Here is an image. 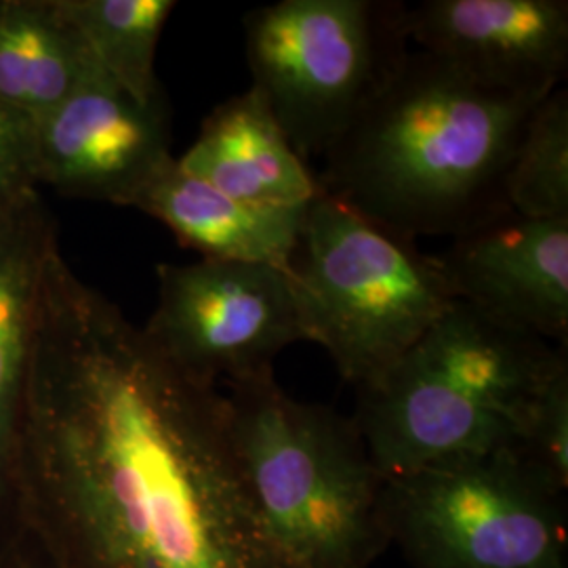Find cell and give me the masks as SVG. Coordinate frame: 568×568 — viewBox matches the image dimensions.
I'll return each instance as SVG.
<instances>
[{
    "label": "cell",
    "mask_w": 568,
    "mask_h": 568,
    "mask_svg": "<svg viewBox=\"0 0 568 568\" xmlns=\"http://www.w3.org/2000/svg\"><path fill=\"white\" fill-rule=\"evenodd\" d=\"M405 32L497 91L546 98L567 79V0H424L405 4Z\"/></svg>",
    "instance_id": "30bf717a"
},
{
    "label": "cell",
    "mask_w": 568,
    "mask_h": 568,
    "mask_svg": "<svg viewBox=\"0 0 568 568\" xmlns=\"http://www.w3.org/2000/svg\"><path fill=\"white\" fill-rule=\"evenodd\" d=\"M55 246V222L39 194L0 215V544L18 520L13 469L21 408L42 276Z\"/></svg>",
    "instance_id": "7c38bea8"
},
{
    "label": "cell",
    "mask_w": 568,
    "mask_h": 568,
    "mask_svg": "<svg viewBox=\"0 0 568 568\" xmlns=\"http://www.w3.org/2000/svg\"><path fill=\"white\" fill-rule=\"evenodd\" d=\"M145 337L194 379L217 386L274 373V358L305 342L288 272L201 260L161 264Z\"/></svg>",
    "instance_id": "ba28073f"
},
{
    "label": "cell",
    "mask_w": 568,
    "mask_h": 568,
    "mask_svg": "<svg viewBox=\"0 0 568 568\" xmlns=\"http://www.w3.org/2000/svg\"><path fill=\"white\" fill-rule=\"evenodd\" d=\"M251 89L312 166L408 51L405 4L278 0L244 16Z\"/></svg>",
    "instance_id": "8992f818"
},
{
    "label": "cell",
    "mask_w": 568,
    "mask_h": 568,
    "mask_svg": "<svg viewBox=\"0 0 568 568\" xmlns=\"http://www.w3.org/2000/svg\"><path fill=\"white\" fill-rule=\"evenodd\" d=\"M0 568H47L39 551L23 535L18 520L11 535L0 544Z\"/></svg>",
    "instance_id": "ffe728a7"
},
{
    "label": "cell",
    "mask_w": 568,
    "mask_h": 568,
    "mask_svg": "<svg viewBox=\"0 0 568 568\" xmlns=\"http://www.w3.org/2000/svg\"><path fill=\"white\" fill-rule=\"evenodd\" d=\"M126 206L166 225L203 260L276 265L286 270L302 236L305 209L264 206L232 199L185 173L171 159L133 194Z\"/></svg>",
    "instance_id": "4fadbf2b"
},
{
    "label": "cell",
    "mask_w": 568,
    "mask_h": 568,
    "mask_svg": "<svg viewBox=\"0 0 568 568\" xmlns=\"http://www.w3.org/2000/svg\"><path fill=\"white\" fill-rule=\"evenodd\" d=\"M459 302L504 325L568 345V220L501 211L438 255Z\"/></svg>",
    "instance_id": "8fae6325"
},
{
    "label": "cell",
    "mask_w": 568,
    "mask_h": 568,
    "mask_svg": "<svg viewBox=\"0 0 568 568\" xmlns=\"http://www.w3.org/2000/svg\"><path fill=\"white\" fill-rule=\"evenodd\" d=\"M178 164L243 203L297 209L323 194L316 171L253 89L220 103Z\"/></svg>",
    "instance_id": "5bb4252c"
},
{
    "label": "cell",
    "mask_w": 568,
    "mask_h": 568,
    "mask_svg": "<svg viewBox=\"0 0 568 568\" xmlns=\"http://www.w3.org/2000/svg\"><path fill=\"white\" fill-rule=\"evenodd\" d=\"M541 100L408 49L316 178L326 196L406 241L459 236L509 209V164Z\"/></svg>",
    "instance_id": "7a4b0ae2"
},
{
    "label": "cell",
    "mask_w": 568,
    "mask_h": 568,
    "mask_svg": "<svg viewBox=\"0 0 568 568\" xmlns=\"http://www.w3.org/2000/svg\"><path fill=\"white\" fill-rule=\"evenodd\" d=\"M567 365V345L457 300L379 379L358 387L354 422L384 478L514 453L539 392Z\"/></svg>",
    "instance_id": "3957f363"
},
{
    "label": "cell",
    "mask_w": 568,
    "mask_h": 568,
    "mask_svg": "<svg viewBox=\"0 0 568 568\" xmlns=\"http://www.w3.org/2000/svg\"><path fill=\"white\" fill-rule=\"evenodd\" d=\"M100 65L55 0H0V103L30 122Z\"/></svg>",
    "instance_id": "9a60e30c"
},
{
    "label": "cell",
    "mask_w": 568,
    "mask_h": 568,
    "mask_svg": "<svg viewBox=\"0 0 568 568\" xmlns=\"http://www.w3.org/2000/svg\"><path fill=\"white\" fill-rule=\"evenodd\" d=\"M305 342L347 384L379 379L457 302L438 255L325 192L305 209L286 267Z\"/></svg>",
    "instance_id": "5b68a950"
},
{
    "label": "cell",
    "mask_w": 568,
    "mask_h": 568,
    "mask_svg": "<svg viewBox=\"0 0 568 568\" xmlns=\"http://www.w3.org/2000/svg\"><path fill=\"white\" fill-rule=\"evenodd\" d=\"M551 485L568 490V365L539 392L514 450Z\"/></svg>",
    "instance_id": "ac0fdd59"
},
{
    "label": "cell",
    "mask_w": 568,
    "mask_h": 568,
    "mask_svg": "<svg viewBox=\"0 0 568 568\" xmlns=\"http://www.w3.org/2000/svg\"><path fill=\"white\" fill-rule=\"evenodd\" d=\"M89 53L126 95L142 105L164 103L156 49L173 0H55Z\"/></svg>",
    "instance_id": "2e32d148"
},
{
    "label": "cell",
    "mask_w": 568,
    "mask_h": 568,
    "mask_svg": "<svg viewBox=\"0 0 568 568\" xmlns=\"http://www.w3.org/2000/svg\"><path fill=\"white\" fill-rule=\"evenodd\" d=\"M508 206L530 220H568V91L554 89L530 112L509 164Z\"/></svg>",
    "instance_id": "e0dca14e"
},
{
    "label": "cell",
    "mask_w": 568,
    "mask_h": 568,
    "mask_svg": "<svg viewBox=\"0 0 568 568\" xmlns=\"http://www.w3.org/2000/svg\"><path fill=\"white\" fill-rule=\"evenodd\" d=\"M47 568H297L244 485L224 392L173 365L53 248L13 469Z\"/></svg>",
    "instance_id": "6da1fadb"
},
{
    "label": "cell",
    "mask_w": 568,
    "mask_h": 568,
    "mask_svg": "<svg viewBox=\"0 0 568 568\" xmlns=\"http://www.w3.org/2000/svg\"><path fill=\"white\" fill-rule=\"evenodd\" d=\"M164 103L142 105L102 68L32 122L34 180L63 196L126 206L169 163Z\"/></svg>",
    "instance_id": "9c48e42d"
},
{
    "label": "cell",
    "mask_w": 568,
    "mask_h": 568,
    "mask_svg": "<svg viewBox=\"0 0 568 568\" xmlns=\"http://www.w3.org/2000/svg\"><path fill=\"white\" fill-rule=\"evenodd\" d=\"M230 436L264 527L297 568H368L389 549L384 474L354 417L304 403L274 373L230 384Z\"/></svg>",
    "instance_id": "277c9868"
},
{
    "label": "cell",
    "mask_w": 568,
    "mask_h": 568,
    "mask_svg": "<svg viewBox=\"0 0 568 568\" xmlns=\"http://www.w3.org/2000/svg\"><path fill=\"white\" fill-rule=\"evenodd\" d=\"M32 166V122L0 103V215L37 192Z\"/></svg>",
    "instance_id": "d6986e66"
},
{
    "label": "cell",
    "mask_w": 568,
    "mask_h": 568,
    "mask_svg": "<svg viewBox=\"0 0 568 568\" xmlns=\"http://www.w3.org/2000/svg\"><path fill=\"white\" fill-rule=\"evenodd\" d=\"M384 520L410 568H568L567 493L511 450L389 476Z\"/></svg>",
    "instance_id": "52a82bcc"
}]
</instances>
